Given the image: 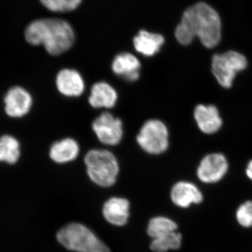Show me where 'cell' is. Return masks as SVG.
<instances>
[{
	"label": "cell",
	"mask_w": 252,
	"mask_h": 252,
	"mask_svg": "<svg viewBox=\"0 0 252 252\" xmlns=\"http://www.w3.org/2000/svg\"><path fill=\"white\" fill-rule=\"evenodd\" d=\"M46 9L53 12H66L65 0H39Z\"/></svg>",
	"instance_id": "obj_22"
},
{
	"label": "cell",
	"mask_w": 252,
	"mask_h": 252,
	"mask_svg": "<svg viewBox=\"0 0 252 252\" xmlns=\"http://www.w3.org/2000/svg\"><path fill=\"white\" fill-rule=\"evenodd\" d=\"M182 237L177 231L172 232L163 236L154 239L150 248L155 252H166L168 250H176L180 248Z\"/></svg>",
	"instance_id": "obj_20"
},
{
	"label": "cell",
	"mask_w": 252,
	"mask_h": 252,
	"mask_svg": "<svg viewBox=\"0 0 252 252\" xmlns=\"http://www.w3.org/2000/svg\"><path fill=\"white\" fill-rule=\"evenodd\" d=\"M137 142L147 153L158 155L169 146V132L161 121L151 119L144 123L137 136Z\"/></svg>",
	"instance_id": "obj_6"
},
{
	"label": "cell",
	"mask_w": 252,
	"mask_h": 252,
	"mask_svg": "<svg viewBox=\"0 0 252 252\" xmlns=\"http://www.w3.org/2000/svg\"><path fill=\"white\" fill-rule=\"evenodd\" d=\"M20 144L16 138L11 135L0 137V162L14 164L20 158Z\"/></svg>",
	"instance_id": "obj_18"
},
{
	"label": "cell",
	"mask_w": 252,
	"mask_h": 252,
	"mask_svg": "<svg viewBox=\"0 0 252 252\" xmlns=\"http://www.w3.org/2000/svg\"><path fill=\"white\" fill-rule=\"evenodd\" d=\"M84 162L88 175L94 184L102 187H112L119 172L115 156L105 149H93L86 154Z\"/></svg>",
	"instance_id": "obj_3"
},
{
	"label": "cell",
	"mask_w": 252,
	"mask_h": 252,
	"mask_svg": "<svg viewBox=\"0 0 252 252\" xmlns=\"http://www.w3.org/2000/svg\"><path fill=\"white\" fill-rule=\"evenodd\" d=\"M248 60L241 53L228 51L212 56V74L222 87L229 89L237 73L246 69Z\"/></svg>",
	"instance_id": "obj_5"
},
{
	"label": "cell",
	"mask_w": 252,
	"mask_h": 252,
	"mask_svg": "<svg viewBox=\"0 0 252 252\" xmlns=\"http://www.w3.org/2000/svg\"><path fill=\"white\" fill-rule=\"evenodd\" d=\"M130 203L125 198L114 197L104 203L102 213L104 219L111 224L122 226L126 224L129 217Z\"/></svg>",
	"instance_id": "obj_14"
},
{
	"label": "cell",
	"mask_w": 252,
	"mask_h": 252,
	"mask_svg": "<svg viewBox=\"0 0 252 252\" xmlns=\"http://www.w3.org/2000/svg\"><path fill=\"white\" fill-rule=\"evenodd\" d=\"M32 45H43L52 56L66 52L74 44L75 34L71 25L59 18H42L32 22L25 32Z\"/></svg>",
	"instance_id": "obj_2"
},
{
	"label": "cell",
	"mask_w": 252,
	"mask_h": 252,
	"mask_svg": "<svg viewBox=\"0 0 252 252\" xmlns=\"http://www.w3.org/2000/svg\"><path fill=\"white\" fill-rule=\"evenodd\" d=\"M228 170V161L223 154H210L204 157L200 162L197 175L203 183H217L223 178Z\"/></svg>",
	"instance_id": "obj_8"
},
{
	"label": "cell",
	"mask_w": 252,
	"mask_h": 252,
	"mask_svg": "<svg viewBox=\"0 0 252 252\" xmlns=\"http://www.w3.org/2000/svg\"><path fill=\"white\" fill-rule=\"evenodd\" d=\"M58 90L67 97H79L84 93L85 83L80 73L75 69H63L56 77Z\"/></svg>",
	"instance_id": "obj_10"
},
{
	"label": "cell",
	"mask_w": 252,
	"mask_h": 252,
	"mask_svg": "<svg viewBox=\"0 0 252 252\" xmlns=\"http://www.w3.org/2000/svg\"><path fill=\"white\" fill-rule=\"evenodd\" d=\"M177 225L174 220L164 217H157L149 221L147 233L152 239L160 238L177 231Z\"/></svg>",
	"instance_id": "obj_19"
},
{
	"label": "cell",
	"mask_w": 252,
	"mask_h": 252,
	"mask_svg": "<svg viewBox=\"0 0 252 252\" xmlns=\"http://www.w3.org/2000/svg\"><path fill=\"white\" fill-rule=\"evenodd\" d=\"M165 43V38L160 34L140 31L133 39L134 47L144 56H154L158 53Z\"/></svg>",
	"instance_id": "obj_16"
},
{
	"label": "cell",
	"mask_w": 252,
	"mask_h": 252,
	"mask_svg": "<svg viewBox=\"0 0 252 252\" xmlns=\"http://www.w3.org/2000/svg\"><path fill=\"white\" fill-rule=\"evenodd\" d=\"M112 68L114 74L127 81H135L140 78L141 63L130 53L117 55L113 61Z\"/></svg>",
	"instance_id": "obj_13"
},
{
	"label": "cell",
	"mask_w": 252,
	"mask_h": 252,
	"mask_svg": "<svg viewBox=\"0 0 252 252\" xmlns=\"http://www.w3.org/2000/svg\"><path fill=\"white\" fill-rule=\"evenodd\" d=\"M82 0H65L67 11H72L77 9L81 4Z\"/></svg>",
	"instance_id": "obj_23"
},
{
	"label": "cell",
	"mask_w": 252,
	"mask_h": 252,
	"mask_svg": "<svg viewBox=\"0 0 252 252\" xmlns=\"http://www.w3.org/2000/svg\"><path fill=\"white\" fill-rule=\"evenodd\" d=\"M175 36L182 45H189L197 37L205 47L213 49L221 40V18L211 5L198 1L184 11Z\"/></svg>",
	"instance_id": "obj_1"
},
{
	"label": "cell",
	"mask_w": 252,
	"mask_h": 252,
	"mask_svg": "<svg viewBox=\"0 0 252 252\" xmlns=\"http://www.w3.org/2000/svg\"><path fill=\"white\" fill-rule=\"evenodd\" d=\"M194 118L199 129L209 135L217 132L223 124L218 109L214 105L199 104L194 110Z\"/></svg>",
	"instance_id": "obj_11"
},
{
	"label": "cell",
	"mask_w": 252,
	"mask_h": 252,
	"mask_svg": "<svg viewBox=\"0 0 252 252\" xmlns=\"http://www.w3.org/2000/svg\"><path fill=\"white\" fill-rule=\"evenodd\" d=\"M246 173L249 178L252 180V160L248 163L246 169Z\"/></svg>",
	"instance_id": "obj_24"
},
{
	"label": "cell",
	"mask_w": 252,
	"mask_h": 252,
	"mask_svg": "<svg viewBox=\"0 0 252 252\" xmlns=\"http://www.w3.org/2000/svg\"><path fill=\"white\" fill-rule=\"evenodd\" d=\"M117 100V91L108 83L101 81L93 86L89 102L94 108H112Z\"/></svg>",
	"instance_id": "obj_15"
},
{
	"label": "cell",
	"mask_w": 252,
	"mask_h": 252,
	"mask_svg": "<svg viewBox=\"0 0 252 252\" xmlns=\"http://www.w3.org/2000/svg\"><path fill=\"white\" fill-rule=\"evenodd\" d=\"M92 128L99 142L106 145H117L124 135L122 120L108 112L96 118L93 122Z\"/></svg>",
	"instance_id": "obj_7"
},
{
	"label": "cell",
	"mask_w": 252,
	"mask_h": 252,
	"mask_svg": "<svg viewBox=\"0 0 252 252\" xmlns=\"http://www.w3.org/2000/svg\"><path fill=\"white\" fill-rule=\"evenodd\" d=\"M172 201L177 206L187 208L193 204H199L203 200L200 189L189 182H179L171 190Z\"/></svg>",
	"instance_id": "obj_12"
},
{
	"label": "cell",
	"mask_w": 252,
	"mask_h": 252,
	"mask_svg": "<svg viewBox=\"0 0 252 252\" xmlns=\"http://www.w3.org/2000/svg\"><path fill=\"white\" fill-rule=\"evenodd\" d=\"M5 111L14 118L22 117L30 112L32 104L31 94L21 87L12 88L5 96Z\"/></svg>",
	"instance_id": "obj_9"
},
{
	"label": "cell",
	"mask_w": 252,
	"mask_h": 252,
	"mask_svg": "<svg viewBox=\"0 0 252 252\" xmlns=\"http://www.w3.org/2000/svg\"><path fill=\"white\" fill-rule=\"evenodd\" d=\"M236 220L239 224L245 228L252 227V201L245 202L238 207Z\"/></svg>",
	"instance_id": "obj_21"
},
{
	"label": "cell",
	"mask_w": 252,
	"mask_h": 252,
	"mask_svg": "<svg viewBox=\"0 0 252 252\" xmlns=\"http://www.w3.org/2000/svg\"><path fill=\"white\" fill-rule=\"evenodd\" d=\"M60 243L77 252H112L94 232L81 223H69L57 233Z\"/></svg>",
	"instance_id": "obj_4"
},
{
	"label": "cell",
	"mask_w": 252,
	"mask_h": 252,
	"mask_svg": "<svg viewBox=\"0 0 252 252\" xmlns=\"http://www.w3.org/2000/svg\"><path fill=\"white\" fill-rule=\"evenodd\" d=\"M79 144L72 138H66L53 144L50 157L58 163H66L77 158L79 154Z\"/></svg>",
	"instance_id": "obj_17"
}]
</instances>
